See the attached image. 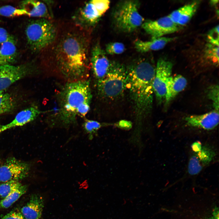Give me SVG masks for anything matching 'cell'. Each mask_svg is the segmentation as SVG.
Wrapping results in <instances>:
<instances>
[{
    "mask_svg": "<svg viewBox=\"0 0 219 219\" xmlns=\"http://www.w3.org/2000/svg\"><path fill=\"white\" fill-rule=\"evenodd\" d=\"M54 56L56 64L64 75L82 80L88 68V40L81 29L65 30L57 33L54 43Z\"/></svg>",
    "mask_w": 219,
    "mask_h": 219,
    "instance_id": "1",
    "label": "cell"
},
{
    "mask_svg": "<svg viewBox=\"0 0 219 219\" xmlns=\"http://www.w3.org/2000/svg\"><path fill=\"white\" fill-rule=\"evenodd\" d=\"M155 68L150 61L143 59L126 68V88L129 90L136 117L139 120L147 116L152 109Z\"/></svg>",
    "mask_w": 219,
    "mask_h": 219,
    "instance_id": "2",
    "label": "cell"
},
{
    "mask_svg": "<svg viewBox=\"0 0 219 219\" xmlns=\"http://www.w3.org/2000/svg\"><path fill=\"white\" fill-rule=\"evenodd\" d=\"M92 98L89 81L82 80L67 84L59 96L58 117L61 123L68 126L75 124L77 116H85L90 109Z\"/></svg>",
    "mask_w": 219,
    "mask_h": 219,
    "instance_id": "3",
    "label": "cell"
},
{
    "mask_svg": "<svg viewBox=\"0 0 219 219\" xmlns=\"http://www.w3.org/2000/svg\"><path fill=\"white\" fill-rule=\"evenodd\" d=\"M57 32L55 25L47 19L40 18L31 21L25 30L30 48L37 52L49 48L55 41Z\"/></svg>",
    "mask_w": 219,
    "mask_h": 219,
    "instance_id": "4",
    "label": "cell"
},
{
    "mask_svg": "<svg viewBox=\"0 0 219 219\" xmlns=\"http://www.w3.org/2000/svg\"><path fill=\"white\" fill-rule=\"evenodd\" d=\"M127 71L122 64L112 61L104 77L96 81L99 94L102 97L115 99L121 96L126 89Z\"/></svg>",
    "mask_w": 219,
    "mask_h": 219,
    "instance_id": "5",
    "label": "cell"
},
{
    "mask_svg": "<svg viewBox=\"0 0 219 219\" xmlns=\"http://www.w3.org/2000/svg\"><path fill=\"white\" fill-rule=\"evenodd\" d=\"M139 5L136 1L127 0L117 5L113 11L112 18L117 29L130 33L141 26L144 20L139 12Z\"/></svg>",
    "mask_w": 219,
    "mask_h": 219,
    "instance_id": "6",
    "label": "cell"
},
{
    "mask_svg": "<svg viewBox=\"0 0 219 219\" xmlns=\"http://www.w3.org/2000/svg\"><path fill=\"white\" fill-rule=\"evenodd\" d=\"M173 63L168 60L159 58L155 68L153 89L156 100L159 104L165 101L166 84L168 78L172 75Z\"/></svg>",
    "mask_w": 219,
    "mask_h": 219,
    "instance_id": "7",
    "label": "cell"
},
{
    "mask_svg": "<svg viewBox=\"0 0 219 219\" xmlns=\"http://www.w3.org/2000/svg\"><path fill=\"white\" fill-rule=\"evenodd\" d=\"M29 164L14 157L8 158L0 165V182L22 179L29 175Z\"/></svg>",
    "mask_w": 219,
    "mask_h": 219,
    "instance_id": "8",
    "label": "cell"
},
{
    "mask_svg": "<svg viewBox=\"0 0 219 219\" xmlns=\"http://www.w3.org/2000/svg\"><path fill=\"white\" fill-rule=\"evenodd\" d=\"M110 3L108 0H92L88 2L79 10V20L85 24H95L109 9Z\"/></svg>",
    "mask_w": 219,
    "mask_h": 219,
    "instance_id": "9",
    "label": "cell"
},
{
    "mask_svg": "<svg viewBox=\"0 0 219 219\" xmlns=\"http://www.w3.org/2000/svg\"><path fill=\"white\" fill-rule=\"evenodd\" d=\"M141 26L145 31L155 39L176 32L180 29V26L175 23L169 16L161 17L155 20L144 21Z\"/></svg>",
    "mask_w": 219,
    "mask_h": 219,
    "instance_id": "10",
    "label": "cell"
},
{
    "mask_svg": "<svg viewBox=\"0 0 219 219\" xmlns=\"http://www.w3.org/2000/svg\"><path fill=\"white\" fill-rule=\"evenodd\" d=\"M193 151L187 167L188 173L192 176L199 174L212 162L216 155L214 149L207 145H202L199 150Z\"/></svg>",
    "mask_w": 219,
    "mask_h": 219,
    "instance_id": "11",
    "label": "cell"
},
{
    "mask_svg": "<svg viewBox=\"0 0 219 219\" xmlns=\"http://www.w3.org/2000/svg\"><path fill=\"white\" fill-rule=\"evenodd\" d=\"M30 68L27 64L0 65V91L4 90L16 81L27 75Z\"/></svg>",
    "mask_w": 219,
    "mask_h": 219,
    "instance_id": "12",
    "label": "cell"
},
{
    "mask_svg": "<svg viewBox=\"0 0 219 219\" xmlns=\"http://www.w3.org/2000/svg\"><path fill=\"white\" fill-rule=\"evenodd\" d=\"M99 43L93 47L90 63L92 70L96 81L103 78L109 71L112 63Z\"/></svg>",
    "mask_w": 219,
    "mask_h": 219,
    "instance_id": "13",
    "label": "cell"
},
{
    "mask_svg": "<svg viewBox=\"0 0 219 219\" xmlns=\"http://www.w3.org/2000/svg\"><path fill=\"white\" fill-rule=\"evenodd\" d=\"M219 117V110L214 109L203 114L188 116L184 120L186 125L190 127L210 130L218 125Z\"/></svg>",
    "mask_w": 219,
    "mask_h": 219,
    "instance_id": "14",
    "label": "cell"
},
{
    "mask_svg": "<svg viewBox=\"0 0 219 219\" xmlns=\"http://www.w3.org/2000/svg\"><path fill=\"white\" fill-rule=\"evenodd\" d=\"M187 84L186 79L180 75H171L168 78L166 84L165 106H168L178 94L185 89Z\"/></svg>",
    "mask_w": 219,
    "mask_h": 219,
    "instance_id": "15",
    "label": "cell"
},
{
    "mask_svg": "<svg viewBox=\"0 0 219 219\" xmlns=\"http://www.w3.org/2000/svg\"><path fill=\"white\" fill-rule=\"evenodd\" d=\"M41 112L36 106H31L19 112L11 122L0 127V133L16 127L22 126L34 120Z\"/></svg>",
    "mask_w": 219,
    "mask_h": 219,
    "instance_id": "16",
    "label": "cell"
},
{
    "mask_svg": "<svg viewBox=\"0 0 219 219\" xmlns=\"http://www.w3.org/2000/svg\"><path fill=\"white\" fill-rule=\"evenodd\" d=\"M44 206L43 197L39 195L33 194L29 201L21 209V212L26 219H40Z\"/></svg>",
    "mask_w": 219,
    "mask_h": 219,
    "instance_id": "17",
    "label": "cell"
},
{
    "mask_svg": "<svg viewBox=\"0 0 219 219\" xmlns=\"http://www.w3.org/2000/svg\"><path fill=\"white\" fill-rule=\"evenodd\" d=\"M199 2H194L185 5L172 12L169 16L176 24L180 26L188 23L194 15Z\"/></svg>",
    "mask_w": 219,
    "mask_h": 219,
    "instance_id": "18",
    "label": "cell"
},
{
    "mask_svg": "<svg viewBox=\"0 0 219 219\" xmlns=\"http://www.w3.org/2000/svg\"><path fill=\"white\" fill-rule=\"evenodd\" d=\"M19 6L27 12L29 16L46 19L49 18L47 7L43 2L33 0H24L20 3Z\"/></svg>",
    "mask_w": 219,
    "mask_h": 219,
    "instance_id": "19",
    "label": "cell"
},
{
    "mask_svg": "<svg viewBox=\"0 0 219 219\" xmlns=\"http://www.w3.org/2000/svg\"><path fill=\"white\" fill-rule=\"evenodd\" d=\"M175 39L173 37H162L146 41L137 40L134 42V47L137 50L141 53L157 50L163 48Z\"/></svg>",
    "mask_w": 219,
    "mask_h": 219,
    "instance_id": "20",
    "label": "cell"
},
{
    "mask_svg": "<svg viewBox=\"0 0 219 219\" xmlns=\"http://www.w3.org/2000/svg\"><path fill=\"white\" fill-rule=\"evenodd\" d=\"M17 57L16 41L11 36L9 39L0 44V65L11 64Z\"/></svg>",
    "mask_w": 219,
    "mask_h": 219,
    "instance_id": "21",
    "label": "cell"
},
{
    "mask_svg": "<svg viewBox=\"0 0 219 219\" xmlns=\"http://www.w3.org/2000/svg\"><path fill=\"white\" fill-rule=\"evenodd\" d=\"M27 189L26 185H22L0 201V207L7 208L10 207L23 194Z\"/></svg>",
    "mask_w": 219,
    "mask_h": 219,
    "instance_id": "22",
    "label": "cell"
},
{
    "mask_svg": "<svg viewBox=\"0 0 219 219\" xmlns=\"http://www.w3.org/2000/svg\"><path fill=\"white\" fill-rule=\"evenodd\" d=\"M15 100L5 90L0 91V116L13 110L16 106Z\"/></svg>",
    "mask_w": 219,
    "mask_h": 219,
    "instance_id": "23",
    "label": "cell"
},
{
    "mask_svg": "<svg viewBox=\"0 0 219 219\" xmlns=\"http://www.w3.org/2000/svg\"><path fill=\"white\" fill-rule=\"evenodd\" d=\"M22 184L19 181H11L0 185V198H4Z\"/></svg>",
    "mask_w": 219,
    "mask_h": 219,
    "instance_id": "24",
    "label": "cell"
},
{
    "mask_svg": "<svg viewBox=\"0 0 219 219\" xmlns=\"http://www.w3.org/2000/svg\"><path fill=\"white\" fill-rule=\"evenodd\" d=\"M0 15L7 17H13L23 15L28 16V13L25 10L20 8L5 5L0 7Z\"/></svg>",
    "mask_w": 219,
    "mask_h": 219,
    "instance_id": "25",
    "label": "cell"
},
{
    "mask_svg": "<svg viewBox=\"0 0 219 219\" xmlns=\"http://www.w3.org/2000/svg\"><path fill=\"white\" fill-rule=\"evenodd\" d=\"M101 125L99 122L93 120L86 119L82 124L84 131L88 134L89 138L92 139L93 136L101 127Z\"/></svg>",
    "mask_w": 219,
    "mask_h": 219,
    "instance_id": "26",
    "label": "cell"
},
{
    "mask_svg": "<svg viewBox=\"0 0 219 219\" xmlns=\"http://www.w3.org/2000/svg\"><path fill=\"white\" fill-rule=\"evenodd\" d=\"M208 97L212 102L214 109L219 110V87L217 85L210 86L207 90Z\"/></svg>",
    "mask_w": 219,
    "mask_h": 219,
    "instance_id": "27",
    "label": "cell"
},
{
    "mask_svg": "<svg viewBox=\"0 0 219 219\" xmlns=\"http://www.w3.org/2000/svg\"><path fill=\"white\" fill-rule=\"evenodd\" d=\"M124 44L119 42H111L107 44L106 47V53L110 55L122 54L125 50Z\"/></svg>",
    "mask_w": 219,
    "mask_h": 219,
    "instance_id": "28",
    "label": "cell"
},
{
    "mask_svg": "<svg viewBox=\"0 0 219 219\" xmlns=\"http://www.w3.org/2000/svg\"><path fill=\"white\" fill-rule=\"evenodd\" d=\"M219 26L218 25L208 32L207 36L208 42L213 45L219 46Z\"/></svg>",
    "mask_w": 219,
    "mask_h": 219,
    "instance_id": "29",
    "label": "cell"
},
{
    "mask_svg": "<svg viewBox=\"0 0 219 219\" xmlns=\"http://www.w3.org/2000/svg\"><path fill=\"white\" fill-rule=\"evenodd\" d=\"M1 219H26L21 212L12 211L3 215Z\"/></svg>",
    "mask_w": 219,
    "mask_h": 219,
    "instance_id": "30",
    "label": "cell"
},
{
    "mask_svg": "<svg viewBox=\"0 0 219 219\" xmlns=\"http://www.w3.org/2000/svg\"><path fill=\"white\" fill-rule=\"evenodd\" d=\"M11 36L5 29L0 27V44L8 40Z\"/></svg>",
    "mask_w": 219,
    "mask_h": 219,
    "instance_id": "31",
    "label": "cell"
},
{
    "mask_svg": "<svg viewBox=\"0 0 219 219\" xmlns=\"http://www.w3.org/2000/svg\"><path fill=\"white\" fill-rule=\"evenodd\" d=\"M119 126L123 129H128L131 127V124L129 121L122 120L119 122Z\"/></svg>",
    "mask_w": 219,
    "mask_h": 219,
    "instance_id": "32",
    "label": "cell"
},
{
    "mask_svg": "<svg viewBox=\"0 0 219 219\" xmlns=\"http://www.w3.org/2000/svg\"><path fill=\"white\" fill-rule=\"evenodd\" d=\"M218 214V210L217 211V212H215V211H214V213L213 214V216L211 219H219Z\"/></svg>",
    "mask_w": 219,
    "mask_h": 219,
    "instance_id": "33",
    "label": "cell"
}]
</instances>
